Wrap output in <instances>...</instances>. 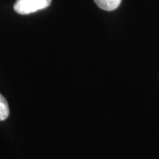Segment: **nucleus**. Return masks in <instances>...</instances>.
Returning <instances> with one entry per match:
<instances>
[{
    "label": "nucleus",
    "instance_id": "1",
    "mask_svg": "<svg viewBox=\"0 0 159 159\" xmlns=\"http://www.w3.org/2000/svg\"><path fill=\"white\" fill-rule=\"evenodd\" d=\"M51 4V0H17L13 8L19 14L26 15L45 9Z\"/></svg>",
    "mask_w": 159,
    "mask_h": 159
},
{
    "label": "nucleus",
    "instance_id": "2",
    "mask_svg": "<svg viewBox=\"0 0 159 159\" xmlns=\"http://www.w3.org/2000/svg\"><path fill=\"white\" fill-rule=\"evenodd\" d=\"M96 5L104 11H114L120 5L121 0H94Z\"/></svg>",
    "mask_w": 159,
    "mask_h": 159
},
{
    "label": "nucleus",
    "instance_id": "3",
    "mask_svg": "<svg viewBox=\"0 0 159 159\" xmlns=\"http://www.w3.org/2000/svg\"><path fill=\"white\" fill-rule=\"evenodd\" d=\"M10 113L9 105L6 99L0 94V121L6 120Z\"/></svg>",
    "mask_w": 159,
    "mask_h": 159
}]
</instances>
